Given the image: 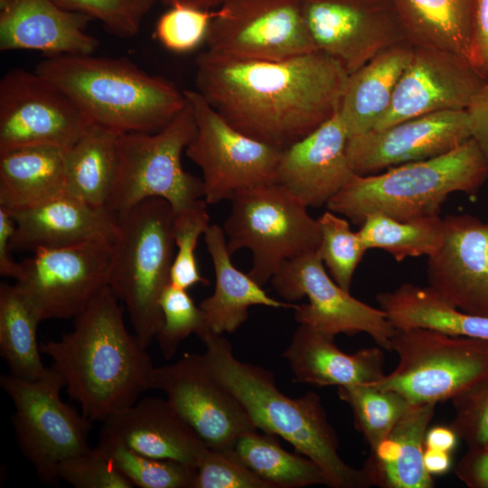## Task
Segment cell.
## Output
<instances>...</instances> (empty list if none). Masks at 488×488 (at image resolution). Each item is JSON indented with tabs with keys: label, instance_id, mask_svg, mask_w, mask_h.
Returning <instances> with one entry per match:
<instances>
[{
	"label": "cell",
	"instance_id": "cell-1",
	"mask_svg": "<svg viewBox=\"0 0 488 488\" xmlns=\"http://www.w3.org/2000/svg\"><path fill=\"white\" fill-rule=\"evenodd\" d=\"M196 90L232 127L284 150L334 116L348 73L320 51L284 60L210 50L196 60Z\"/></svg>",
	"mask_w": 488,
	"mask_h": 488
},
{
	"label": "cell",
	"instance_id": "cell-2",
	"mask_svg": "<svg viewBox=\"0 0 488 488\" xmlns=\"http://www.w3.org/2000/svg\"><path fill=\"white\" fill-rule=\"evenodd\" d=\"M118 301L107 286L75 317L71 331L40 344L92 422H102L152 389L151 357L127 331Z\"/></svg>",
	"mask_w": 488,
	"mask_h": 488
},
{
	"label": "cell",
	"instance_id": "cell-3",
	"mask_svg": "<svg viewBox=\"0 0 488 488\" xmlns=\"http://www.w3.org/2000/svg\"><path fill=\"white\" fill-rule=\"evenodd\" d=\"M199 338L210 373L224 384L245 408L257 429L290 443L324 473L331 488L371 486L364 471L346 464L338 453V437L318 394L292 399L276 386L274 375L237 359L230 343L207 329Z\"/></svg>",
	"mask_w": 488,
	"mask_h": 488
},
{
	"label": "cell",
	"instance_id": "cell-4",
	"mask_svg": "<svg viewBox=\"0 0 488 488\" xmlns=\"http://www.w3.org/2000/svg\"><path fill=\"white\" fill-rule=\"evenodd\" d=\"M35 72L62 89L93 124L118 133H155L186 105L172 81L126 58L50 56Z\"/></svg>",
	"mask_w": 488,
	"mask_h": 488
},
{
	"label": "cell",
	"instance_id": "cell-5",
	"mask_svg": "<svg viewBox=\"0 0 488 488\" xmlns=\"http://www.w3.org/2000/svg\"><path fill=\"white\" fill-rule=\"evenodd\" d=\"M487 178L488 161L470 138L436 157L355 174L326 207L356 225L372 213L400 221L439 216L450 194L475 195Z\"/></svg>",
	"mask_w": 488,
	"mask_h": 488
},
{
	"label": "cell",
	"instance_id": "cell-6",
	"mask_svg": "<svg viewBox=\"0 0 488 488\" xmlns=\"http://www.w3.org/2000/svg\"><path fill=\"white\" fill-rule=\"evenodd\" d=\"M174 219L172 206L161 198L117 214L108 286L126 305L134 334L146 349L164 322L159 302L174 258Z\"/></svg>",
	"mask_w": 488,
	"mask_h": 488
},
{
	"label": "cell",
	"instance_id": "cell-7",
	"mask_svg": "<svg viewBox=\"0 0 488 488\" xmlns=\"http://www.w3.org/2000/svg\"><path fill=\"white\" fill-rule=\"evenodd\" d=\"M223 224L230 255L241 249L252 253L248 272L259 286L270 282L281 266L318 249L317 219L291 192L278 183L260 184L237 192Z\"/></svg>",
	"mask_w": 488,
	"mask_h": 488
},
{
	"label": "cell",
	"instance_id": "cell-8",
	"mask_svg": "<svg viewBox=\"0 0 488 488\" xmlns=\"http://www.w3.org/2000/svg\"><path fill=\"white\" fill-rule=\"evenodd\" d=\"M193 115L187 104L155 133H120L115 185L106 209L126 211L148 198H161L174 213L203 197L202 179L184 171L182 154L195 135Z\"/></svg>",
	"mask_w": 488,
	"mask_h": 488
},
{
	"label": "cell",
	"instance_id": "cell-9",
	"mask_svg": "<svg viewBox=\"0 0 488 488\" xmlns=\"http://www.w3.org/2000/svg\"><path fill=\"white\" fill-rule=\"evenodd\" d=\"M390 350L399 356L389 374L371 383L411 404L453 399L488 381V341L425 328L396 329Z\"/></svg>",
	"mask_w": 488,
	"mask_h": 488
},
{
	"label": "cell",
	"instance_id": "cell-10",
	"mask_svg": "<svg viewBox=\"0 0 488 488\" xmlns=\"http://www.w3.org/2000/svg\"><path fill=\"white\" fill-rule=\"evenodd\" d=\"M0 385L14 406L20 450L44 483L57 484L60 463L90 448L92 421L61 399L64 380L52 366L35 380L1 375Z\"/></svg>",
	"mask_w": 488,
	"mask_h": 488
},
{
	"label": "cell",
	"instance_id": "cell-11",
	"mask_svg": "<svg viewBox=\"0 0 488 488\" xmlns=\"http://www.w3.org/2000/svg\"><path fill=\"white\" fill-rule=\"evenodd\" d=\"M196 131L186 155L202 170L203 200L216 204L239 191L277 182L283 150L232 127L197 90H183Z\"/></svg>",
	"mask_w": 488,
	"mask_h": 488
},
{
	"label": "cell",
	"instance_id": "cell-12",
	"mask_svg": "<svg viewBox=\"0 0 488 488\" xmlns=\"http://www.w3.org/2000/svg\"><path fill=\"white\" fill-rule=\"evenodd\" d=\"M112 241L41 248L20 262L14 285L41 322L75 318L108 286Z\"/></svg>",
	"mask_w": 488,
	"mask_h": 488
},
{
	"label": "cell",
	"instance_id": "cell-13",
	"mask_svg": "<svg viewBox=\"0 0 488 488\" xmlns=\"http://www.w3.org/2000/svg\"><path fill=\"white\" fill-rule=\"evenodd\" d=\"M270 283L289 302L307 297L308 304L296 305L294 309L300 324L333 336L365 333L379 347L390 350L396 329L385 312L356 299L337 285L316 250L286 261Z\"/></svg>",
	"mask_w": 488,
	"mask_h": 488
},
{
	"label": "cell",
	"instance_id": "cell-14",
	"mask_svg": "<svg viewBox=\"0 0 488 488\" xmlns=\"http://www.w3.org/2000/svg\"><path fill=\"white\" fill-rule=\"evenodd\" d=\"M207 50L251 60H284L318 51L301 0H226L205 38Z\"/></svg>",
	"mask_w": 488,
	"mask_h": 488
},
{
	"label": "cell",
	"instance_id": "cell-15",
	"mask_svg": "<svg viewBox=\"0 0 488 488\" xmlns=\"http://www.w3.org/2000/svg\"><path fill=\"white\" fill-rule=\"evenodd\" d=\"M93 125L58 86L23 69L0 81V152L48 145L69 149Z\"/></svg>",
	"mask_w": 488,
	"mask_h": 488
},
{
	"label": "cell",
	"instance_id": "cell-16",
	"mask_svg": "<svg viewBox=\"0 0 488 488\" xmlns=\"http://www.w3.org/2000/svg\"><path fill=\"white\" fill-rule=\"evenodd\" d=\"M152 389L164 391L177 414L211 449L233 450L244 433L257 430L233 393L208 371L202 354L185 352L155 367Z\"/></svg>",
	"mask_w": 488,
	"mask_h": 488
},
{
	"label": "cell",
	"instance_id": "cell-17",
	"mask_svg": "<svg viewBox=\"0 0 488 488\" xmlns=\"http://www.w3.org/2000/svg\"><path fill=\"white\" fill-rule=\"evenodd\" d=\"M318 51L351 74L406 40L390 0H301Z\"/></svg>",
	"mask_w": 488,
	"mask_h": 488
},
{
	"label": "cell",
	"instance_id": "cell-18",
	"mask_svg": "<svg viewBox=\"0 0 488 488\" xmlns=\"http://www.w3.org/2000/svg\"><path fill=\"white\" fill-rule=\"evenodd\" d=\"M484 81L463 56L412 46L391 103L373 129L426 114L465 110Z\"/></svg>",
	"mask_w": 488,
	"mask_h": 488
},
{
	"label": "cell",
	"instance_id": "cell-19",
	"mask_svg": "<svg viewBox=\"0 0 488 488\" xmlns=\"http://www.w3.org/2000/svg\"><path fill=\"white\" fill-rule=\"evenodd\" d=\"M470 138L466 111L446 110L350 137L346 153L355 174L370 175L441 155Z\"/></svg>",
	"mask_w": 488,
	"mask_h": 488
},
{
	"label": "cell",
	"instance_id": "cell-20",
	"mask_svg": "<svg viewBox=\"0 0 488 488\" xmlns=\"http://www.w3.org/2000/svg\"><path fill=\"white\" fill-rule=\"evenodd\" d=\"M443 222V243L427 258L429 286L460 310L488 317V222L471 214Z\"/></svg>",
	"mask_w": 488,
	"mask_h": 488
},
{
	"label": "cell",
	"instance_id": "cell-21",
	"mask_svg": "<svg viewBox=\"0 0 488 488\" xmlns=\"http://www.w3.org/2000/svg\"><path fill=\"white\" fill-rule=\"evenodd\" d=\"M349 136L337 113L282 152L277 183L307 207H320L355 175L348 161Z\"/></svg>",
	"mask_w": 488,
	"mask_h": 488
},
{
	"label": "cell",
	"instance_id": "cell-22",
	"mask_svg": "<svg viewBox=\"0 0 488 488\" xmlns=\"http://www.w3.org/2000/svg\"><path fill=\"white\" fill-rule=\"evenodd\" d=\"M99 441L121 444L145 456L194 469L207 446L166 399L145 397L102 421Z\"/></svg>",
	"mask_w": 488,
	"mask_h": 488
},
{
	"label": "cell",
	"instance_id": "cell-23",
	"mask_svg": "<svg viewBox=\"0 0 488 488\" xmlns=\"http://www.w3.org/2000/svg\"><path fill=\"white\" fill-rule=\"evenodd\" d=\"M91 18L53 0H15L0 10V50H33L50 54H93L99 40L86 32Z\"/></svg>",
	"mask_w": 488,
	"mask_h": 488
},
{
	"label": "cell",
	"instance_id": "cell-24",
	"mask_svg": "<svg viewBox=\"0 0 488 488\" xmlns=\"http://www.w3.org/2000/svg\"><path fill=\"white\" fill-rule=\"evenodd\" d=\"M15 221L12 250L73 245L91 239H114L117 215L66 192L39 205L11 211Z\"/></svg>",
	"mask_w": 488,
	"mask_h": 488
},
{
	"label": "cell",
	"instance_id": "cell-25",
	"mask_svg": "<svg viewBox=\"0 0 488 488\" xmlns=\"http://www.w3.org/2000/svg\"><path fill=\"white\" fill-rule=\"evenodd\" d=\"M294 381L315 386L371 384L384 377L382 348L361 349L348 354L334 343V336L300 324L283 352Z\"/></svg>",
	"mask_w": 488,
	"mask_h": 488
},
{
	"label": "cell",
	"instance_id": "cell-26",
	"mask_svg": "<svg viewBox=\"0 0 488 488\" xmlns=\"http://www.w3.org/2000/svg\"><path fill=\"white\" fill-rule=\"evenodd\" d=\"M436 403L413 404L389 434L373 449L362 470L371 485L380 488H433L425 469V437Z\"/></svg>",
	"mask_w": 488,
	"mask_h": 488
},
{
	"label": "cell",
	"instance_id": "cell-27",
	"mask_svg": "<svg viewBox=\"0 0 488 488\" xmlns=\"http://www.w3.org/2000/svg\"><path fill=\"white\" fill-rule=\"evenodd\" d=\"M203 238L213 265L215 287L199 306L211 331L232 333L247 321L251 305L295 309L296 305L270 297L249 274L232 264L221 227L210 225Z\"/></svg>",
	"mask_w": 488,
	"mask_h": 488
},
{
	"label": "cell",
	"instance_id": "cell-28",
	"mask_svg": "<svg viewBox=\"0 0 488 488\" xmlns=\"http://www.w3.org/2000/svg\"><path fill=\"white\" fill-rule=\"evenodd\" d=\"M411 52L409 43L399 44L348 75L338 114L349 138L372 130L388 110Z\"/></svg>",
	"mask_w": 488,
	"mask_h": 488
},
{
	"label": "cell",
	"instance_id": "cell-29",
	"mask_svg": "<svg viewBox=\"0 0 488 488\" xmlns=\"http://www.w3.org/2000/svg\"><path fill=\"white\" fill-rule=\"evenodd\" d=\"M65 155L48 145L0 152V206L20 211L64 193Z\"/></svg>",
	"mask_w": 488,
	"mask_h": 488
},
{
	"label": "cell",
	"instance_id": "cell-30",
	"mask_svg": "<svg viewBox=\"0 0 488 488\" xmlns=\"http://www.w3.org/2000/svg\"><path fill=\"white\" fill-rule=\"evenodd\" d=\"M376 300L395 329L425 328L488 341V317L460 310L429 286L404 283Z\"/></svg>",
	"mask_w": 488,
	"mask_h": 488
},
{
	"label": "cell",
	"instance_id": "cell-31",
	"mask_svg": "<svg viewBox=\"0 0 488 488\" xmlns=\"http://www.w3.org/2000/svg\"><path fill=\"white\" fill-rule=\"evenodd\" d=\"M390 1L411 46L448 51L469 61L475 0Z\"/></svg>",
	"mask_w": 488,
	"mask_h": 488
},
{
	"label": "cell",
	"instance_id": "cell-32",
	"mask_svg": "<svg viewBox=\"0 0 488 488\" xmlns=\"http://www.w3.org/2000/svg\"><path fill=\"white\" fill-rule=\"evenodd\" d=\"M118 132L93 124L65 155V192L106 208L118 166Z\"/></svg>",
	"mask_w": 488,
	"mask_h": 488
},
{
	"label": "cell",
	"instance_id": "cell-33",
	"mask_svg": "<svg viewBox=\"0 0 488 488\" xmlns=\"http://www.w3.org/2000/svg\"><path fill=\"white\" fill-rule=\"evenodd\" d=\"M41 323L16 286L0 285V353L11 375L35 380L47 371L37 341Z\"/></svg>",
	"mask_w": 488,
	"mask_h": 488
},
{
	"label": "cell",
	"instance_id": "cell-34",
	"mask_svg": "<svg viewBox=\"0 0 488 488\" xmlns=\"http://www.w3.org/2000/svg\"><path fill=\"white\" fill-rule=\"evenodd\" d=\"M237 456L271 488L326 485L328 480L313 460L285 450L275 435L257 430L242 434L235 443Z\"/></svg>",
	"mask_w": 488,
	"mask_h": 488
},
{
	"label": "cell",
	"instance_id": "cell-35",
	"mask_svg": "<svg viewBox=\"0 0 488 488\" xmlns=\"http://www.w3.org/2000/svg\"><path fill=\"white\" fill-rule=\"evenodd\" d=\"M365 248L381 249L397 261L435 254L444 239L440 216L400 221L381 213L368 215L358 230Z\"/></svg>",
	"mask_w": 488,
	"mask_h": 488
},
{
	"label": "cell",
	"instance_id": "cell-36",
	"mask_svg": "<svg viewBox=\"0 0 488 488\" xmlns=\"http://www.w3.org/2000/svg\"><path fill=\"white\" fill-rule=\"evenodd\" d=\"M338 396L350 406L355 428L362 434L371 450L413 405L402 394L373 384L341 386Z\"/></svg>",
	"mask_w": 488,
	"mask_h": 488
},
{
	"label": "cell",
	"instance_id": "cell-37",
	"mask_svg": "<svg viewBox=\"0 0 488 488\" xmlns=\"http://www.w3.org/2000/svg\"><path fill=\"white\" fill-rule=\"evenodd\" d=\"M98 446L134 487L193 488L196 469L184 464L145 456L118 443L99 441Z\"/></svg>",
	"mask_w": 488,
	"mask_h": 488
},
{
	"label": "cell",
	"instance_id": "cell-38",
	"mask_svg": "<svg viewBox=\"0 0 488 488\" xmlns=\"http://www.w3.org/2000/svg\"><path fill=\"white\" fill-rule=\"evenodd\" d=\"M321 240L316 249L332 278L350 292L354 272L367 251L347 220L329 210L318 219Z\"/></svg>",
	"mask_w": 488,
	"mask_h": 488
},
{
	"label": "cell",
	"instance_id": "cell-39",
	"mask_svg": "<svg viewBox=\"0 0 488 488\" xmlns=\"http://www.w3.org/2000/svg\"><path fill=\"white\" fill-rule=\"evenodd\" d=\"M209 222L210 216L204 200L174 213V239L177 251L170 271L172 285L187 290L196 284H209L208 279L201 276L195 257L198 240L210 226Z\"/></svg>",
	"mask_w": 488,
	"mask_h": 488
},
{
	"label": "cell",
	"instance_id": "cell-40",
	"mask_svg": "<svg viewBox=\"0 0 488 488\" xmlns=\"http://www.w3.org/2000/svg\"><path fill=\"white\" fill-rule=\"evenodd\" d=\"M159 303L164 322L156 339L162 355L168 360L190 334L200 336L209 327L202 310L195 305L186 289L169 283Z\"/></svg>",
	"mask_w": 488,
	"mask_h": 488
},
{
	"label": "cell",
	"instance_id": "cell-41",
	"mask_svg": "<svg viewBox=\"0 0 488 488\" xmlns=\"http://www.w3.org/2000/svg\"><path fill=\"white\" fill-rule=\"evenodd\" d=\"M61 7L99 20L111 34L133 37L155 0H53Z\"/></svg>",
	"mask_w": 488,
	"mask_h": 488
},
{
	"label": "cell",
	"instance_id": "cell-42",
	"mask_svg": "<svg viewBox=\"0 0 488 488\" xmlns=\"http://www.w3.org/2000/svg\"><path fill=\"white\" fill-rule=\"evenodd\" d=\"M58 475L76 488H131L132 483L119 472L109 455L99 446L63 460Z\"/></svg>",
	"mask_w": 488,
	"mask_h": 488
},
{
	"label": "cell",
	"instance_id": "cell-43",
	"mask_svg": "<svg viewBox=\"0 0 488 488\" xmlns=\"http://www.w3.org/2000/svg\"><path fill=\"white\" fill-rule=\"evenodd\" d=\"M215 13L187 5H174L158 20L155 35L166 49L187 52L205 40Z\"/></svg>",
	"mask_w": 488,
	"mask_h": 488
},
{
	"label": "cell",
	"instance_id": "cell-44",
	"mask_svg": "<svg viewBox=\"0 0 488 488\" xmlns=\"http://www.w3.org/2000/svg\"><path fill=\"white\" fill-rule=\"evenodd\" d=\"M193 488H271L252 472L233 450L219 451L209 447L196 468Z\"/></svg>",
	"mask_w": 488,
	"mask_h": 488
},
{
	"label": "cell",
	"instance_id": "cell-45",
	"mask_svg": "<svg viewBox=\"0 0 488 488\" xmlns=\"http://www.w3.org/2000/svg\"><path fill=\"white\" fill-rule=\"evenodd\" d=\"M455 416L450 427L470 447L488 446V381L452 399Z\"/></svg>",
	"mask_w": 488,
	"mask_h": 488
},
{
	"label": "cell",
	"instance_id": "cell-46",
	"mask_svg": "<svg viewBox=\"0 0 488 488\" xmlns=\"http://www.w3.org/2000/svg\"><path fill=\"white\" fill-rule=\"evenodd\" d=\"M469 61L488 80V0H475Z\"/></svg>",
	"mask_w": 488,
	"mask_h": 488
},
{
	"label": "cell",
	"instance_id": "cell-47",
	"mask_svg": "<svg viewBox=\"0 0 488 488\" xmlns=\"http://www.w3.org/2000/svg\"><path fill=\"white\" fill-rule=\"evenodd\" d=\"M455 474L469 488H488V446L468 448Z\"/></svg>",
	"mask_w": 488,
	"mask_h": 488
},
{
	"label": "cell",
	"instance_id": "cell-48",
	"mask_svg": "<svg viewBox=\"0 0 488 488\" xmlns=\"http://www.w3.org/2000/svg\"><path fill=\"white\" fill-rule=\"evenodd\" d=\"M465 111L471 138L476 142L488 161V80L474 95Z\"/></svg>",
	"mask_w": 488,
	"mask_h": 488
},
{
	"label": "cell",
	"instance_id": "cell-49",
	"mask_svg": "<svg viewBox=\"0 0 488 488\" xmlns=\"http://www.w3.org/2000/svg\"><path fill=\"white\" fill-rule=\"evenodd\" d=\"M14 231L15 221L10 211L0 206V275L16 279L21 267L12 258Z\"/></svg>",
	"mask_w": 488,
	"mask_h": 488
},
{
	"label": "cell",
	"instance_id": "cell-50",
	"mask_svg": "<svg viewBox=\"0 0 488 488\" xmlns=\"http://www.w3.org/2000/svg\"><path fill=\"white\" fill-rule=\"evenodd\" d=\"M458 436L449 426L436 425L427 429L425 437V447L452 453L455 449Z\"/></svg>",
	"mask_w": 488,
	"mask_h": 488
},
{
	"label": "cell",
	"instance_id": "cell-51",
	"mask_svg": "<svg viewBox=\"0 0 488 488\" xmlns=\"http://www.w3.org/2000/svg\"><path fill=\"white\" fill-rule=\"evenodd\" d=\"M423 464L426 471L432 476L447 473L452 466L451 453L425 447Z\"/></svg>",
	"mask_w": 488,
	"mask_h": 488
},
{
	"label": "cell",
	"instance_id": "cell-52",
	"mask_svg": "<svg viewBox=\"0 0 488 488\" xmlns=\"http://www.w3.org/2000/svg\"><path fill=\"white\" fill-rule=\"evenodd\" d=\"M174 5H187L207 10L210 7L223 4L226 0H161Z\"/></svg>",
	"mask_w": 488,
	"mask_h": 488
},
{
	"label": "cell",
	"instance_id": "cell-53",
	"mask_svg": "<svg viewBox=\"0 0 488 488\" xmlns=\"http://www.w3.org/2000/svg\"><path fill=\"white\" fill-rule=\"evenodd\" d=\"M15 0H0V10L11 5Z\"/></svg>",
	"mask_w": 488,
	"mask_h": 488
}]
</instances>
